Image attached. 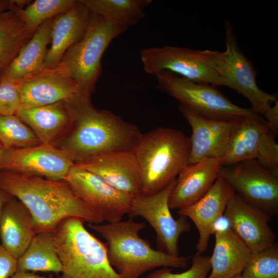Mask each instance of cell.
<instances>
[{
    "mask_svg": "<svg viewBox=\"0 0 278 278\" xmlns=\"http://www.w3.org/2000/svg\"><path fill=\"white\" fill-rule=\"evenodd\" d=\"M67 102L72 121L55 146L75 164L111 152L133 150L142 135L136 126L110 111L95 108L89 95Z\"/></svg>",
    "mask_w": 278,
    "mask_h": 278,
    "instance_id": "1",
    "label": "cell"
},
{
    "mask_svg": "<svg viewBox=\"0 0 278 278\" xmlns=\"http://www.w3.org/2000/svg\"><path fill=\"white\" fill-rule=\"evenodd\" d=\"M0 188L26 207L37 233L54 231L60 222L69 218L94 224L104 221L76 196L65 181L2 169Z\"/></svg>",
    "mask_w": 278,
    "mask_h": 278,
    "instance_id": "2",
    "label": "cell"
},
{
    "mask_svg": "<svg viewBox=\"0 0 278 278\" xmlns=\"http://www.w3.org/2000/svg\"><path fill=\"white\" fill-rule=\"evenodd\" d=\"M88 226L106 240L109 262L122 278H139L157 267L184 268L187 265L186 257L153 249L139 235L146 224L136 222L133 218L103 224L88 223Z\"/></svg>",
    "mask_w": 278,
    "mask_h": 278,
    "instance_id": "3",
    "label": "cell"
},
{
    "mask_svg": "<svg viewBox=\"0 0 278 278\" xmlns=\"http://www.w3.org/2000/svg\"><path fill=\"white\" fill-rule=\"evenodd\" d=\"M190 139L182 131L159 127L142 135L133 149L142 195L164 188L188 165Z\"/></svg>",
    "mask_w": 278,
    "mask_h": 278,
    "instance_id": "4",
    "label": "cell"
},
{
    "mask_svg": "<svg viewBox=\"0 0 278 278\" xmlns=\"http://www.w3.org/2000/svg\"><path fill=\"white\" fill-rule=\"evenodd\" d=\"M80 219L66 218L53 231L62 267L60 278H122L109 262L106 245Z\"/></svg>",
    "mask_w": 278,
    "mask_h": 278,
    "instance_id": "5",
    "label": "cell"
},
{
    "mask_svg": "<svg viewBox=\"0 0 278 278\" xmlns=\"http://www.w3.org/2000/svg\"><path fill=\"white\" fill-rule=\"evenodd\" d=\"M127 28L92 13L83 36L66 51L61 62L71 77L86 94L94 92L100 77L102 55L111 42Z\"/></svg>",
    "mask_w": 278,
    "mask_h": 278,
    "instance_id": "6",
    "label": "cell"
},
{
    "mask_svg": "<svg viewBox=\"0 0 278 278\" xmlns=\"http://www.w3.org/2000/svg\"><path fill=\"white\" fill-rule=\"evenodd\" d=\"M225 25V49L213 50L211 61L221 80L222 85L237 91L246 98L251 109L262 117L277 99L276 95L267 93L258 86L255 70L241 50L231 23Z\"/></svg>",
    "mask_w": 278,
    "mask_h": 278,
    "instance_id": "7",
    "label": "cell"
},
{
    "mask_svg": "<svg viewBox=\"0 0 278 278\" xmlns=\"http://www.w3.org/2000/svg\"><path fill=\"white\" fill-rule=\"evenodd\" d=\"M155 76L160 90L202 116L232 118L260 115L251 108H245L233 103L213 85L195 82L166 71Z\"/></svg>",
    "mask_w": 278,
    "mask_h": 278,
    "instance_id": "8",
    "label": "cell"
},
{
    "mask_svg": "<svg viewBox=\"0 0 278 278\" xmlns=\"http://www.w3.org/2000/svg\"><path fill=\"white\" fill-rule=\"evenodd\" d=\"M213 50H195L170 45L142 48L140 56L145 72L150 75L166 71L188 80L222 85L213 66Z\"/></svg>",
    "mask_w": 278,
    "mask_h": 278,
    "instance_id": "9",
    "label": "cell"
},
{
    "mask_svg": "<svg viewBox=\"0 0 278 278\" xmlns=\"http://www.w3.org/2000/svg\"><path fill=\"white\" fill-rule=\"evenodd\" d=\"M219 175L246 202L270 217L277 214L278 176L256 159L221 165Z\"/></svg>",
    "mask_w": 278,
    "mask_h": 278,
    "instance_id": "10",
    "label": "cell"
},
{
    "mask_svg": "<svg viewBox=\"0 0 278 278\" xmlns=\"http://www.w3.org/2000/svg\"><path fill=\"white\" fill-rule=\"evenodd\" d=\"M176 181L173 180L158 192L133 198L128 214L129 217L140 216L148 222L156 233L160 251L178 256L179 237L190 231V224L187 217L181 216L175 219L170 212L169 198Z\"/></svg>",
    "mask_w": 278,
    "mask_h": 278,
    "instance_id": "11",
    "label": "cell"
},
{
    "mask_svg": "<svg viewBox=\"0 0 278 278\" xmlns=\"http://www.w3.org/2000/svg\"><path fill=\"white\" fill-rule=\"evenodd\" d=\"M64 181L76 196L104 221L109 223L120 221L130 212L133 198L78 165L75 164L70 169Z\"/></svg>",
    "mask_w": 278,
    "mask_h": 278,
    "instance_id": "12",
    "label": "cell"
},
{
    "mask_svg": "<svg viewBox=\"0 0 278 278\" xmlns=\"http://www.w3.org/2000/svg\"><path fill=\"white\" fill-rule=\"evenodd\" d=\"M20 108L70 102L88 94L71 77L62 62L54 67L43 68L24 80L20 84Z\"/></svg>",
    "mask_w": 278,
    "mask_h": 278,
    "instance_id": "13",
    "label": "cell"
},
{
    "mask_svg": "<svg viewBox=\"0 0 278 278\" xmlns=\"http://www.w3.org/2000/svg\"><path fill=\"white\" fill-rule=\"evenodd\" d=\"M75 164L52 144L4 149L1 169L32 175L53 181H64Z\"/></svg>",
    "mask_w": 278,
    "mask_h": 278,
    "instance_id": "14",
    "label": "cell"
},
{
    "mask_svg": "<svg viewBox=\"0 0 278 278\" xmlns=\"http://www.w3.org/2000/svg\"><path fill=\"white\" fill-rule=\"evenodd\" d=\"M179 109L192 129L188 165L204 159L222 158L232 131L240 117L212 118L200 115L182 105Z\"/></svg>",
    "mask_w": 278,
    "mask_h": 278,
    "instance_id": "15",
    "label": "cell"
},
{
    "mask_svg": "<svg viewBox=\"0 0 278 278\" xmlns=\"http://www.w3.org/2000/svg\"><path fill=\"white\" fill-rule=\"evenodd\" d=\"M223 215L233 232L253 253L261 251L275 242L276 235L268 224L271 217L237 194L228 201Z\"/></svg>",
    "mask_w": 278,
    "mask_h": 278,
    "instance_id": "16",
    "label": "cell"
},
{
    "mask_svg": "<svg viewBox=\"0 0 278 278\" xmlns=\"http://www.w3.org/2000/svg\"><path fill=\"white\" fill-rule=\"evenodd\" d=\"M235 194L231 186L219 175L208 191L193 204L178 209L181 216L189 218L199 235L196 248L202 254L207 248L213 234L215 222L224 213L229 200Z\"/></svg>",
    "mask_w": 278,
    "mask_h": 278,
    "instance_id": "17",
    "label": "cell"
},
{
    "mask_svg": "<svg viewBox=\"0 0 278 278\" xmlns=\"http://www.w3.org/2000/svg\"><path fill=\"white\" fill-rule=\"evenodd\" d=\"M77 165L99 176L133 199L142 195L139 167L133 150L105 153Z\"/></svg>",
    "mask_w": 278,
    "mask_h": 278,
    "instance_id": "18",
    "label": "cell"
},
{
    "mask_svg": "<svg viewBox=\"0 0 278 278\" xmlns=\"http://www.w3.org/2000/svg\"><path fill=\"white\" fill-rule=\"evenodd\" d=\"M222 158L204 159L187 165L178 175L169 198L170 209H180L197 201L219 176Z\"/></svg>",
    "mask_w": 278,
    "mask_h": 278,
    "instance_id": "19",
    "label": "cell"
},
{
    "mask_svg": "<svg viewBox=\"0 0 278 278\" xmlns=\"http://www.w3.org/2000/svg\"><path fill=\"white\" fill-rule=\"evenodd\" d=\"M91 15L92 13L79 0L52 19L50 46L43 68L54 67L61 62L68 48L84 34Z\"/></svg>",
    "mask_w": 278,
    "mask_h": 278,
    "instance_id": "20",
    "label": "cell"
},
{
    "mask_svg": "<svg viewBox=\"0 0 278 278\" xmlns=\"http://www.w3.org/2000/svg\"><path fill=\"white\" fill-rule=\"evenodd\" d=\"M37 233L32 216L26 207L12 197L3 206L0 214V243L18 259Z\"/></svg>",
    "mask_w": 278,
    "mask_h": 278,
    "instance_id": "21",
    "label": "cell"
},
{
    "mask_svg": "<svg viewBox=\"0 0 278 278\" xmlns=\"http://www.w3.org/2000/svg\"><path fill=\"white\" fill-rule=\"evenodd\" d=\"M210 257L211 272L207 278H233L240 275L253 253L231 228L216 231Z\"/></svg>",
    "mask_w": 278,
    "mask_h": 278,
    "instance_id": "22",
    "label": "cell"
},
{
    "mask_svg": "<svg viewBox=\"0 0 278 278\" xmlns=\"http://www.w3.org/2000/svg\"><path fill=\"white\" fill-rule=\"evenodd\" d=\"M18 116L33 131L41 144H53L60 135L67 131L72 114L67 102L20 108Z\"/></svg>",
    "mask_w": 278,
    "mask_h": 278,
    "instance_id": "23",
    "label": "cell"
},
{
    "mask_svg": "<svg viewBox=\"0 0 278 278\" xmlns=\"http://www.w3.org/2000/svg\"><path fill=\"white\" fill-rule=\"evenodd\" d=\"M52 19L41 25L0 76L18 84L43 68L50 42Z\"/></svg>",
    "mask_w": 278,
    "mask_h": 278,
    "instance_id": "24",
    "label": "cell"
},
{
    "mask_svg": "<svg viewBox=\"0 0 278 278\" xmlns=\"http://www.w3.org/2000/svg\"><path fill=\"white\" fill-rule=\"evenodd\" d=\"M270 129L261 115L239 117L232 131L222 165L256 159L263 137Z\"/></svg>",
    "mask_w": 278,
    "mask_h": 278,
    "instance_id": "25",
    "label": "cell"
},
{
    "mask_svg": "<svg viewBox=\"0 0 278 278\" xmlns=\"http://www.w3.org/2000/svg\"><path fill=\"white\" fill-rule=\"evenodd\" d=\"M27 1H16L10 9L0 14V76L31 36L27 34L19 9Z\"/></svg>",
    "mask_w": 278,
    "mask_h": 278,
    "instance_id": "26",
    "label": "cell"
},
{
    "mask_svg": "<svg viewBox=\"0 0 278 278\" xmlns=\"http://www.w3.org/2000/svg\"><path fill=\"white\" fill-rule=\"evenodd\" d=\"M17 263V271L61 273L62 267L55 248L53 231L37 233Z\"/></svg>",
    "mask_w": 278,
    "mask_h": 278,
    "instance_id": "27",
    "label": "cell"
},
{
    "mask_svg": "<svg viewBox=\"0 0 278 278\" xmlns=\"http://www.w3.org/2000/svg\"><path fill=\"white\" fill-rule=\"evenodd\" d=\"M93 14L101 15L128 29L145 17L151 0H80Z\"/></svg>",
    "mask_w": 278,
    "mask_h": 278,
    "instance_id": "28",
    "label": "cell"
},
{
    "mask_svg": "<svg viewBox=\"0 0 278 278\" xmlns=\"http://www.w3.org/2000/svg\"><path fill=\"white\" fill-rule=\"evenodd\" d=\"M76 0H36L21 6L19 11L26 32L32 36L36 29L46 21L67 10Z\"/></svg>",
    "mask_w": 278,
    "mask_h": 278,
    "instance_id": "29",
    "label": "cell"
},
{
    "mask_svg": "<svg viewBox=\"0 0 278 278\" xmlns=\"http://www.w3.org/2000/svg\"><path fill=\"white\" fill-rule=\"evenodd\" d=\"M0 143L6 149L41 144L31 129L16 115H0Z\"/></svg>",
    "mask_w": 278,
    "mask_h": 278,
    "instance_id": "30",
    "label": "cell"
},
{
    "mask_svg": "<svg viewBox=\"0 0 278 278\" xmlns=\"http://www.w3.org/2000/svg\"><path fill=\"white\" fill-rule=\"evenodd\" d=\"M240 276L242 278H278V244L253 253Z\"/></svg>",
    "mask_w": 278,
    "mask_h": 278,
    "instance_id": "31",
    "label": "cell"
},
{
    "mask_svg": "<svg viewBox=\"0 0 278 278\" xmlns=\"http://www.w3.org/2000/svg\"><path fill=\"white\" fill-rule=\"evenodd\" d=\"M210 256L196 253L193 256L189 269L174 273L168 267H163L148 274L145 278H207L211 270Z\"/></svg>",
    "mask_w": 278,
    "mask_h": 278,
    "instance_id": "32",
    "label": "cell"
},
{
    "mask_svg": "<svg viewBox=\"0 0 278 278\" xmlns=\"http://www.w3.org/2000/svg\"><path fill=\"white\" fill-rule=\"evenodd\" d=\"M276 135L271 129L266 133L256 160L264 168L278 176V144Z\"/></svg>",
    "mask_w": 278,
    "mask_h": 278,
    "instance_id": "33",
    "label": "cell"
},
{
    "mask_svg": "<svg viewBox=\"0 0 278 278\" xmlns=\"http://www.w3.org/2000/svg\"><path fill=\"white\" fill-rule=\"evenodd\" d=\"M21 107L20 84L0 80V115H16Z\"/></svg>",
    "mask_w": 278,
    "mask_h": 278,
    "instance_id": "34",
    "label": "cell"
},
{
    "mask_svg": "<svg viewBox=\"0 0 278 278\" xmlns=\"http://www.w3.org/2000/svg\"><path fill=\"white\" fill-rule=\"evenodd\" d=\"M17 259L0 244V278H10L17 271Z\"/></svg>",
    "mask_w": 278,
    "mask_h": 278,
    "instance_id": "35",
    "label": "cell"
},
{
    "mask_svg": "<svg viewBox=\"0 0 278 278\" xmlns=\"http://www.w3.org/2000/svg\"><path fill=\"white\" fill-rule=\"evenodd\" d=\"M264 115L270 129L277 134L278 131V101L276 100Z\"/></svg>",
    "mask_w": 278,
    "mask_h": 278,
    "instance_id": "36",
    "label": "cell"
},
{
    "mask_svg": "<svg viewBox=\"0 0 278 278\" xmlns=\"http://www.w3.org/2000/svg\"><path fill=\"white\" fill-rule=\"evenodd\" d=\"M10 278H53V277H46L44 276H41L38 275H36L32 273H30L29 271H16L11 277Z\"/></svg>",
    "mask_w": 278,
    "mask_h": 278,
    "instance_id": "37",
    "label": "cell"
},
{
    "mask_svg": "<svg viewBox=\"0 0 278 278\" xmlns=\"http://www.w3.org/2000/svg\"><path fill=\"white\" fill-rule=\"evenodd\" d=\"M15 3V0H0V14L10 9Z\"/></svg>",
    "mask_w": 278,
    "mask_h": 278,
    "instance_id": "38",
    "label": "cell"
},
{
    "mask_svg": "<svg viewBox=\"0 0 278 278\" xmlns=\"http://www.w3.org/2000/svg\"><path fill=\"white\" fill-rule=\"evenodd\" d=\"M12 197H13L0 188V214L4 204Z\"/></svg>",
    "mask_w": 278,
    "mask_h": 278,
    "instance_id": "39",
    "label": "cell"
},
{
    "mask_svg": "<svg viewBox=\"0 0 278 278\" xmlns=\"http://www.w3.org/2000/svg\"><path fill=\"white\" fill-rule=\"evenodd\" d=\"M4 148L0 143V170L1 169V165L2 163L4 152Z\"/></svg>",
    "mask_w": 278,
    "mask_h": 278,
    "instance_id": "40",
    "label": "cell"
},
{
    "mask_svg": "<svg viewBox=\"0 0 278 278\" xmlns=\"http://www.w3.org/2000/svg\"><path fill=\"white\" fill-rule=\"evenodd\" d=\"M233 278H242V277H241V276H240V275H238V276H237L234 277H233Z\"/></svg>",
    "mask_w": 278,
    "mask_h": 278,
    "instance_id": "41",
    "label": "cell"
}]
</instances>
